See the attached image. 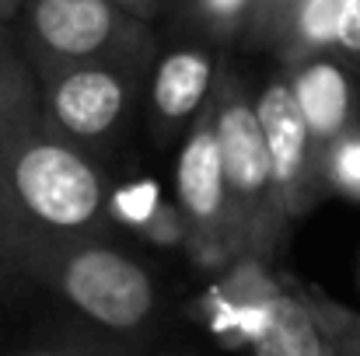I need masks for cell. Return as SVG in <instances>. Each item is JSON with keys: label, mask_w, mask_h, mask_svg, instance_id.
<instances>
[{"label": "cell", "mask_w": 360, "mask_h": 356, "mask_svg": "<svg viewBox=\"0 0 360 356\" xmlns=\"http://www.w3.org/2000/svg\"><path fill=\"white\" fill-rule=\"evenodd\" d=\"M329 356H360V315H350L343 308H333L326 301H315Z\"/></svg>", "instance_id": "obj_13"}, {"label": "cell", "mask_w": 360, "mask_h": 356, "mask_svg": "<svg viewBox=\"0 0 360 356\" xmlns=\"http://www.w3.org/2000/svg\"><path fill=\"white\" fill-rule=\"evenodd\" d=\"M25 265L46 279L70 308L91 322L129 332L140 329L154 311V279L150 272L120 248L84 241V237L18 235L14 241Z\"/></svg>", "instance_id": "obj_2"}, {"label": "cell", "mask_w": 360, "mask_h": 356, "mask_svg": "<svg viewBox=\"0 0 360 356\" xmlns=\"http://www.w3.org/2000/svg\"><path fill=\"white\" fill-rule=\"evenodd\" d=\"M112 4H120L126 14H154V7H158V0H112Z\"/></svg>", "instance_id": "obj_16"}, {"label": "cell", "mask_w": 360, "mask_h": 356, "mask_svg": "<svg viewBox=\"0 0 360 356\" xmlns=\"http://www.w3.org/2000/svg\"><path fill=\"white\" fill-rule=\"evenodd\" d=\"M42 84V112L53 129L77 143H98L129 109L133 70L120 63H70L35 70Z\"/></svg>", "instance_id": "obj_6"}, {"label": "cell", "mask_w": 360, "mask_h": 356, "mask_svg": "<svg viewBox=\"0 0 360 356\" xmlns=\"http://www.w3.org/2000/svg\"><path fill=\"white\" fill-rule=\"evenodd\" d=\"M200 4V11L210 18V21H217V25H235L241 21L245 14H248V7H252V0H196Z\"/></svg>", "instance_id": "obj_15"}, {"label": "cell", "mask_w": 360, "mask_h": 356, "mask_svg": "<svg viewBox=\"0 0 360 356\" xmlns=\"http://www.w3.org/2000/svg\"><path fill=\"white\" fill-rule=\"evenodd\" d=\"M340 11H343V0H301L297 7H290L287 32H290L294 60L336 49Z\"/></svg>", "instance_id": "obj_12"}, {"label": "cell", "mask_w": 360, "mask_h": 356, "mask_svg": "<svg viewBox=\"0 0 360 356\" xmlns=\"http://www.w3.org/2000/svg\"><path fill=\"white\" fill-rule=\"evenodd\" d=\"M0 199L35 235L84 237L105 220L102 171L49 122L0 150Z\"/></svg>", "instance_id": "obj_1"}, {"label": "cell", "mask_w": 360, "mask_h": 356, "mask_svg": "<svg viewBox=\"0 0 360 356\" xmlns=\"http://www.w3.org/2000/svg\"><path fill=\"white\" fill-rule=\"evenodd\" d=\"M336 53L360 70V0H343L340 28H336Z\"/></svg>", "instance_id": "obj_14"}, {"label": "cell", "mask_w": 360, "mask_h": 356, "mask_svg": "<svg viewBox=\"0 0 360 356\" xmlns=\"http://www.w3.org/2000/svg\"><path fill=\"white\" fill-rule=\"evenodd\" d=\"M25 28L35 49V70L70 63L140 67L147 56V28L112 0H25Z\"/></svg>", "instance_id": "obj_4"}, {"label": "cell", "mask_w": 360, "mask_h": 356, "mask_svg": "<svg viewBox=\"0 0 360 356\" xmlns=\"http://www.w3.org/2000/svg\"><path fill=\"white\" fill-rule=\"evenodd\" d=\"M46 122L42 84L32 60L4 35L0 25V150L14 147Z\"/></svg>", "instance_id": "obj_11"}, {"label": "cell", "mask_w": 360, "mask_h": 356, "mask_svg": "<svg viewBox=\"0 0 360 356\" xmlns=\"http://www.w3.org/2000/svg\"><path fill=\"white\" fill-rule=\"evenodd\" d=\"M25 356H67V353H49V350H39V353H25Z\"/></svg>", "instance_id": "obj_18"}, {"label": "cell", "mask_w": 360, "mask_h": 356, "mask_svg": "<svg viewBox=\"0 0 360 356\" xmlns=\"http://www.w3.org/2000/svg\"><path fill=\"white\" fill-rule=\"evenodd\" d=\"M252 356H329L315 304L269 283L252 332Z\"/></svg>", "instance_id": "obj_10"}, {"label": "cell", "mask_w": 360, "mask_h": 356, "mask_svg": "<svg viewBox=\"0 0 360 356\" xmlns=\"http://www.w3.org/2000/svg\"><path fill=\"white\" fill-rule=\"evenodd\" d=\"M214 95V56L203 46H175L161 53L150 74V109L161 129L200 116Z\"/></svg>", "instance_id": "obj_9"}, {"label": "cell", "mask_w": 360, "mask_h": 356, "mask_svg": "<svg viewBox=\"0 0 360 356\" xmlns=\"http://www.w3.org/2000/svg\"><path fill=\"white\" fill-rule=\"evenodd\" d=\"M255 116L266 136L280 210L283 217H301L311 203L326 196V185H322L319 150H315L308 119L301 112L287 77H273L262 84L255 98Z\"/></svg>", "instance_id": "obj_7"}, {"label": "cell", "mask_w": 360, "mask_h": 356, "mask_svg": "<svg viewBox=\"0 0 360 356\" xmlns=\"http://www.w3.org/2000/svg\"><path fill=\"white\" fill-rule=\"evenodd\" d=\"M21 7H25V0H0V25L14 21L21 14Z\"/></svg>", "instance_id": "obj_17"}, {"label": "cell", "mask_w": 360, "mask_h": 356, "mask_svg": "<svg viewBox=\"0 0 360 356\" xmlns=\"http://www.w3.org/2000/svg\"><path fill=\"white\" fill-rule=\"evenodd\" d=\"M210 109H214V133L221 147L224 185H228L241 248L262 251L280 237L287 217L273 189V164L255 116V102L235 81H221L210 95Z\"/></svg>", "instance_id": "obj_3"}, {"label": "cell", "mask_w": 360, "mask_h": 356, "mask_svg": "<svg viewBox=\"0 0 360 356\" xmlns=\"http://www.w3.org/2000/svg\"><path fill=\"white\" fill-rule=\"evenodd\" d=\"M175 213L182 224V237L193 251H235L241 248L238 228L231 217V199L224 185L221 147L214 133L210 102L200 109L196 122L186 133L175 164Z\"/></svg>", "instance_id": "obj_5"}, {"label": "cell", "mask_w": 360, "mask_h": 356, "mask_svg": "<svg viewBox=\"0 0 360 356\" xmlns=\"http://www.w3.org/2000/svg\"><path fill=\"white\" fill-rule=\"evenodd\" d=\"M276 4H283V7H297L301 0H276Z\"/></svg>", "instance_id": "obj_19"}, {"label": "cell", "mask_w": 360, "mask_h": 356, "mask_svg": "<svg viewBox=\"0 0 360 356\" xmlns=\"http://www.w3.org/2000/svg\"><path fill=\"white\" fill-rule=\"evenodd\" d=\"M354 136H357V147H360V119H357V129H354Z\"/></svg>", "instance_id": "obj_20"}, {"label": "cell", "mask_w": 360, "mask_h": 356, "mask_svg": "<svg viewBox=\"0 0 360 356\" xmlns=\"http://www.w3.org/2000/svg\"><path fill=\"white\" fill-rule=\"evenodd\" d=\"M287 81L308 119V129H311V140L319 150V168H322V157L357 129L360 70L333 49V53H315V56L294 60Z\"/></svg>", "instance_id": "obj_8"}]
</instances>
